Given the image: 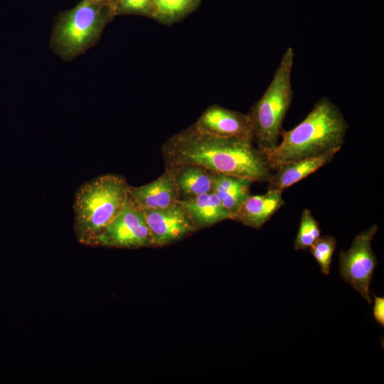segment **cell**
I'll return each instance as SVG.
<instances>
[{
  "mask_svg": "<svg viewBox=\"0 0 384 384\" xmlns=\"http://www.w3.org/2000/svg\"><path fill=\"white\" fill-rule=\"evenodd\" d=\"M321 229L318 221L309 209H304L301 215L299 230L295 238V250H306L319 239Z\"/></svg>",
  "mask_w": 384,
  "mask_h": 384,
  "instance_id": "16",
  "label": "cell"
},
{
  "mask_svg": "<svg viewBox=\"0 0 384 384\" xmlns=\"http://www.w3.org/2000/svg\"><path fill=\"white\" fill-rule=\"evenodd\" d=\"M153 246L175 242L198 228L179 201L169 207L144 210Z\"/></svg>",
  "mask_w": 384,
  "mask_h": 384,
  "instance_id": "8",
  "label": "cell"
},
{
  "mask_svg": "<svg viewBox=\"0 0 384 384\" xmlns=\"http://www.w3.org/2000/svg\"><path fill=\"white\" fill-rule=\"evenodd\" d=\"M161 153L165 168L196 165L253 182L267 181L272 175L264 154L252 140L212 136L194 127L171 137Z\"/></svg>",
  "mask_w": 384,
  "mask_h": 384,
  "instance_id": "1",
  "label": "cell"
},
{
  "mask_svg": "<svg viewBox=\"0 0 384 384\" xmlns=\"http://www.w3.org/2000/svg\"><path fill=\"white\" fill-rule=\"evenodd\" d=\"M193 0H154L157 12L164 16H174L184 11Z\"/></svg>",
  "mask_w": 384,
  "mask_h": 384,
  "instance_id": "18",
  "label": "cell"
},
{
  "mask_svg": "<svg viewBox=\"0 0 384 384\" xmlns=\"http://www.w3.org/2000/svg\"><path fill=\"white\" fill-rule=\"evenodd\" d=\"M173 177L179 201H185L211 191L213 172L196 165L165 168Z\"/></svg>",
  "mask_w": 384,
  "mask_h": 384,
  "instance_id": "13",
  "label": "cell"
},
{
  "mask_svg": "<svg viewBox=\"0 0 384 384\" xmlns=\"http://www.w3.org/2000/svg\"><path fill=\"white\" fill-rule=\"evenodd\" d=\"M179 203L197 228L210 227L223 220L233 219V214L211 191L188 200L179 201Z\"/></svg>",
  "mask_w": 384,
  "mask_h": 384,
  "instance_id": "14",
  "label": "cell"
},
{
  "mask_svg": "<svg viewBox=\"0 0 384 384\" xmlns=\"http://www.w3.org/2000/svg\"><path fill=\"white\" fill-rule=\"evenodd\" d=\"M294 59V50L289 47L283 53L266 91L247 114L252 139L260 150L270 149L278 144L282 123L292 101Z\"/></svg>",
  "mask_w": 384,
  "mask_h": 384,
  "instance_id": "4",
  "label": "cell"
},
{
  "mask_svg": "<svg viewBox=\"0 0 384 384\" xmlns=\"http://www.w3.org/2000/svg\"><path fill=\"white\" fill-rule=\"evenodd\" d=\"M341 111L329 98L322 97L306 117L290 130L282 129L281 142L270 149L261 150L271 170L298 159L341 149L348 130Z\"/></svg>",
  "mask_w": 384,
  "mask_h": 384,
  "instance_id": "2",
  "label": "cell"
},
{
  "mask_svg": "<svg viewBox=\"0 0 384 384\" xmlns=\"http://www.w3.org/2000/svg\"><path fill=\"white\" fill-rule=\"evenodd\" d=\"M336 248V238L332 235H324L320 237L309 249L320 267L321 272L324 274L330 273L332 257Z\"/></svg>",
  "mask_w": 384,
  "mask_h": 384,
  "instance_id": "17",
  "label": "cell"
},
{
  "mask_svg": "<svg viewBox=\"0 0 384 384\" xmlns=\"http://www.w3.org/2000/svg\"><path fill=\"white\" fill-rule=\"evenodd\" d=\"M340 151L334 149L321 155L284 163L279 165L267 181V190L283 191L302 181L331 162Z\"/></svg>",
  "mask_w": 384,
  "mask_h": 384,
  "instance_id": "11",
  "label": "cell"
},
{
  "mask_svg": "<svg viewBox=\"0 0 384 384\" xmlns=\"http://www.w3.org/2000/svg\"><path fill=\"white\" fill-rule=\"evenodd\" d=\"M128 199L143 210L167 208L179 201L173 177L167 169L149 183L129 186Z\"/></svg>",
  "mask_w": 384,
  "mask_h": 384,
  "instance_id": "10",
  "label": "cell"
},
{
  "mask_svg": "<svg viewBox=\"0 0 384 384\" xmlns=\"http://www.w3.org/2000/svg\"><path fill=\"white\" fill-rule=\"evenodd\" d=\"M103 23L98 1L82 0L61 17L54 34L55 46L65 56L75 55L98 36Z\"/></svg>",
  "mask_w": 384,
  "mask_h": 384,
  "instance_id": "5",
  "label": "cell"
},
{
  "mask_svg": "<svg viewBox=\"0 0 384 384\" xmlns=\"http://www.w3.org/2000/svg\"><path fill=\"white\" fill-rule=\"evenodd\" d=\"M378 230L376 224L372 225L357 235L351 247L348 250L341 251L338 255L341 277L359 292L368 304L372 302L370 284L377 265V258L372 250L371 242Z\"/></svg>",
  "mask_w": 384,
  "mask_h": 384,
  "instance_id": "6",
  "label": "cell"
},
{
  "mask_svg": "<svg viewBox=\"0 0 384 384\" xmlns=\"http://www.w3.org/2000/svg\"><path fill=\"white\" fill-rule=\"evenodd\" d=\"M151 0H120L122 8L126 11H141L146 10Z\"/></svg>",
  "mask_w": 384,
  "mask_h": 384,
  "instance_id": "19",
  "label": "cell"
},
{
  "mask_svg": "<svg viewBox=\"0 0 384 384\" xmlns=\"http://www.w3.org/2000/svg\"><path fill=\"white\" fill-rule=\"evenodd\" d=\"M129 185L122 176L105 174L82 185L73 203L74 230L79 242L93 246L96 238L123 210Z\"/></svg>",
  "mask_w": 384,
  "mask_h": 384,
  "instance_id": "3",
  "label": "cell"
},
{
  "mask_svg": "<svg viewBox=\"0 0 384 384\" xmlns=\"http://www.w3.org/2000/svg\"><path fill=\"white\" fill-rule=\"evenodd\" d=\"M194 127L200 132L212 136L253 141L247 114L220 106H213L205 111Z\"/></svg>",
  "mask_w": 384,
  "mask_h": 384,
  "instance_id": "9",
  "label": "cell"
},
{
  "mask_svg": "<svg viewBox=\"0 0 384 384\" xmlns=\"http://www.w3.org/2000/svg\"><path fill=\"white\" fill-rule=\"evenodd\" d=\"M93 246L119 248L153 246L144 210L128 199L121 213L96 238Z\"/></svg>",
  "mask_w": 384,
  "mask_h": 384,
  "instance_id": "7",
  "label": "cell"
},
{
  "mask_svg": "<svg viewBox=\"0 0 384 384\" xmlns=\"http://www.w3.org/2000/svg\"><path fill=\"white\" fill-rule=\"evenodd\" d=\"M282 194L273 190H267L262 195L250 194L235 212L232 220L253 228L262 227L284 206Z\"/></svg>",
  "mask_w": 384,
  "mask_h": 384,
  "instance_id": "12",
  "label": "cell"
},
{
  "mask_svg": "<svg viewBox=\"0 0 384 384\" xmlns=\"http://www.w3.org/2000/svg\"><path fill=\"white\" fill-rule=\"evenodd\" d=\"M252 182L248 178L213 173L211 192L233 216L241 203L250 195Z\"/></svg>",
  "mask_w": 384,
  "mask_h": 384,
  "instance_id": "15",
  "label": "cell"
},
{
  "mask_svg": "<svg viewBox=\"0 0 384 384\" xmlns=\"http://www.w3.org/2000/svg\"><path fill=\"white\" fill-rule=\"evenodd\" d=\"M373 316L374 319L382 326H384V298L373 296Z\"/></svg>",
  "mask_w": 384,
  "mask_h": 384,
  "instance_id": "20",
  "label": "cell"
}]
</instances>
